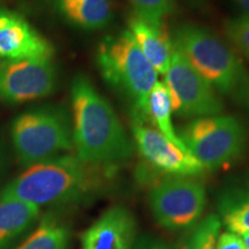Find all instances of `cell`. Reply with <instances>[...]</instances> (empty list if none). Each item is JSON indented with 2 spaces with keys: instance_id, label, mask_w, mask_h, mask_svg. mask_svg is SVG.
Segmentation results:
<instances>
[{
  "instance_id": "obj_16",
  "label": "cell",
  "mask_w": 249,
  "mask_h": 249,
  "mask_svg": "<svg viewBox=\"0 0 249 249\" xmlns=\"http://www.w3.org/2000/svg\"><path fill=\"white\" fill-rule=\"evenodd\" d=\"M172 101L166 85L160 81H157L154 88L149 93L147 103V117L151 123L157 127V130L163 134L166 139L172 141L180 148H186L176 132L172 123Z\"/></svg>"
},
{
  "instance_id": "obj_26",
  "label": "cell",
  "mask_w": 249,
  "mask_h": 249,
  "mask_svg": "<svg viewBox=\"0 0 249 249\" xmlns=\"http://www.w3.org/2000/svg\"><path fill=\"white\" fill-rule=\"evenodd\" d=\"M138 249H164L163 247H160V245H156V244H148L144 246H141Z\"/></svg>"
},
{
  "instance_id": "obj_28",
  "label": "cell",
  "mask_w": 249,
  "mask_h": 249,
  "mask_svg": "<svg viewBox=\"0 0 249 249\" xmlns=\"http://www.w3.org/2000/svg\"><path fill=\"white\" fill-rule=\"evenodd\" d=\"M0 163H1V152H0Z\"/></svg>"
},
{
  "instance_id": "obj_19",
  "label": "cell",
  "mask_w": 249,
  "mask_h": 249,
  "mask_svg": "<svg viewBox=\"0 0 249 249\" xmlns=\"http://www.w3.org/2000/svg\"><path fill=\"white\" fill-rule=\"evenodd\" d=\"M220 227L219 217L209 214L195 226L183 249H216Z\"/></svg>"
},
{
  "instance_id": "obj_10",
  "label": "cell",
  "mask_w": 249,
  "mask_h": 249,
  "mask_svg": "<svg viewBox=\"0 0 249 249\" xmlns=\"http://www.w3.org/2000/svg\"><path fill=\"white\" fill-rule=\"evenodd\" d=\"M133 139L142 157L151 166L170 176L193 177L205 170L188 149L180 148L157 129L133 123Z\"/></svg>"
},
{
  "instance_id": "obj_14",
  "label": "cell",
  "mask_w": 249,
  "mask_h": 249,
  "mask_svg": "<svg viewBox=\"0 0 249 249\" xmlns=\"http://www.w3.org/2000/svg\"><path fill=\"white\" fill-rule=\"evenodd\" d=\"M67 24L82 30L107 27L114 17L113 0H45Z\"/></svg>"
},
{
  "instance_id": "obj_5",
  "label": "cell",
  "mask_w": 249,
  "mask_h": 249,
  "mask_svg": "<svg viewBox=\"0 0 249 249\" xmlns=\"http://www.w3.org/2000/svg\"><path fill=\"white\" fill-rule=\"evenodd\" d=\"M11 135L18 160L27 167L74 148L71 114L60 104L40 105L18 114Z\"/></svg>"
},
{
  "instance_id": "obj_2",
  "label": "cell",
  "mask_w": 249,
  "mask_h": 249,
  "mask_svg": "<svg viewBox=\"0 0 249 249\" xmlns=\"http://www.w3.org/2000/svg\"><path fill=\"white\" fill-rule=\"evenodd\" d=\"M113 167L93 165L77 156H55L27 167L0 189V201L45 204L86 200L104 187Z\"/></svg>"
},
{
  "instance_id": "obj_17",
  "label": "cell",
  "mask_w": 249,
  "mask_h": 249,
  "mask_svg": "<svg viewBox=\"0 0 249 249\" xmlns=\"http://www.w3.org/2000/svg\"><path fill=\"white\" fill-rule=\"evenodd\" d=\"M219 211L230 232L241 235L249 231V185L236 186L223 192Z\"/></svg>"
},
{
  "instance_id": "obj_9",
  "label": "cell",
  "mask_w": 249,
  "mask_h": 249,
  "mask_svg": "<svg viewBox=\"0 0 249 249\" xmlns=\"http://www.w3.org/2000/svg\"><path fill=\"white\" fill-rule=\"evenodd\" d=\"M57 70L52 58L7 60L0 64V102L21 104L54 91Z\"/></svg>"
},
{
  "instance_id": "obj_7",
  "label": "cell",
  "mask_w": 249,
  "mask_h": 249,
  "mask_svg": "<svg viewBox=\"0 0 249 249\" xmlns=\"http://www.w3.org/2000/svg\"><path fill=\"white\" fill-rule=\"evenodd\" d=\"M207 203L201 182L171 176L151 189L149 204L156 222L170 230L188 229L197 223Z\"/></svg>"
},
{
  "instance_id": "obj_18",
  "label": "cell",
  "mask_w": 249,
  "mask_h": 249,
  "mask_svg": "<svg viewBox=\"0 0 249 249\" xmlns=\"http://www.w3.org/2000/svg\"><path fill=\"white\" fill-rule=\"evenodd\" d=\"M70 233L64 224L48 216L17 249H67Z\"/></svg>"
},
{
  "instance_id": "obj_20",
  "label": "cell",
  "mask_w": 249,
  "mask_h": 249,
  "mask_svg": "<svg viewBox=\"0 0 249 249\" xmlns=\"http://www.w3.org/2000/svg\"><path fill=\"white\" fill-rule=\"evenodd\" d=\"M134 13L147 20L163 22L166 17L176 11V0H128Z\"/></svg>"
},
{
  "instance_id": "obj_15",
  "label": "cell",
  "mask_w": 249,
  "mask_h": 249,
  "mask_svg": "<svg viewBox=\"0 0 249 249\" xmlns=\"http://www.w3.org/2000/svg\"><path fill=\"white\" fill-rule=\"evenodd\" d=\"M39 207L21 201H0V249H7L35 223Z\"/></svg>"
},
{
  "instance_id": "obj_12",
  "label": "cell",
  "mask_w": 249,
  "mask_h": 249,
  "mask_svg": "<svg viewBox=\"0 0 249 249\" xmlns=\"http://www.w3.org/2000/svg\"><path fill=\"white\" fill-rule=\"evenodd\" d=\"M135 231L132 213L120 205L112 207L81 236L82 249H130Z\"/></svg>"
},
{
  "instance_id": "obj_8",
  "label": "cell",
  "mask_w": 249,
  "mask_h": 249,
  "mask_svg": "<svg viewBox=\"0 0 249 249\" xmlns=\"http://www.w3.org/2000/svg\"><path fill=\"white\" fill-rule=\"evenodd\" d=\"M164 75V83L172 101L173 113L193 119L222 114L224 105L218 92L174 46L169 70Z\"/></svg>"
},
{
  "instance_id": "obj_23",
  "label": "cell",
  "mask_w": 249,
  "mask_h": 249,
  "mask_svg": "<svg viewBox=\"0 0 249 249\" xmlns=\"http://www.w3.org/2000/svg\"><path fill=\"white\" fill-rule=\"evenodd\" d=\"M236 98L240 99L242 104H244L246 108L249 111V75H248L247 81H246L244 88L241 89L240 93H239V96Z\"/></svg>"
},
{
  "instance_id": "obj_24",
  "label": "cell",
  "mask_w": 249,
  "mask_h": 249,
  "mask_svg": "<svg viewBox=\"0 0 249 249\" xmlns=\"http://www.w3.org/2000/svg\"><path fill=\"white\" fill-rule=\"evenodd\" d=\"M235 4L240 7V9L244 12V15L249 17V0H234Z\"/></svg>"
},
{
  "instance_id": "obj_3",
  "label": "cell",
  "mask_w": 249,
  "mask_h": 249,
  "mask_svg": "<svg viewBox=\"0 0 249 249\" xmlns=\"http://www.w3.org/2000/svg\"><path fill=\"white\" fill-rule=\"evenodd\" d=\"M96 58L103 79L129 102L134 123H144L149 93L158 81V73L129 31L105 37L98 45Z\"/></svg>"
},
{
  "instance_id": "obj_6",
  "label": "cell",
  "mask_w": 249,
  "mask_h": 249,
  "mask_svg": "<svg viewBox=\"0 0 249 249\" xmlns=\"http://www.w3.org/2000/svg\"><path fill=\"white\" fill-rule=\"evenodd\" d=\"M180 139L204 169L216 170L235 161L247 147V133L236 117L197 118L181 130Z\"/></svg>"
},
{
  "instance_id": "obj_27",
  "label": "cell",
  "mask_w": 249,
  "mask_h": 249,
  "mask_svg": "<svg viewBox=\"0 0 249 249\" xmlns=\"http://www.w3.org/2000/svg\"><path fill=\"white\" fill-rule=\"evenodd\" d=\"M240 236H241L242 240H244V242H245L246 248L249 249V231H248V232H246V233H244V234H241Z\"/></svg>"
},
{
  "instance_id": "obj_11",
  "label": "cell",
  "mask_w": 249,
  "mask_h": 249,
  "mask_svg": "<svg viewBox=\"0 0 249 249\" xmlns=\"http://www.w3.org/2000/svg\"><path fill=\"white\" fill-rule=\"evenodd\" d=\"M54 49L23 15L0 6V55L8 60L52 58Z\"/></svg>"
},
{
  "instance_id": "obj_4",
  "label": "cell",
  "mask_w": 249,
  "mask_h": 249,
  "mask_svg": "<svg viewBox=\"0 0 249 249\" xmlns=\"http://www.w3.org/2000/svg\"><path fill=\"white\" fill-rule=\"evenodd\" d=\"M173 46L220 95L236 98L248 74L239 55L207 28L193 23L174 30Z\"/></svg>"
},
{
  "instance_id": "obj_21",
  "label": "cell",
  "mask_w": 249,
  "mask_h": 249,
  "mask_svg": "<svg viewBox=\"0 0 249 249\" xmlns=\"http://www.w3.org/2000/svg\"><path fill=\"white\" fill-rule=\"evenodd\" d=\"M225 35L231 44L249 60V17L241 15L226 21Z\"/></svg>"
},
{
  "instance_id": "obj_22",
  "label": "cell",
  "mask_w": 249,
  "mask_h": 249,
  "mask_svg": "<svg viewBox=\"0 0 249 249\" xmlns=\"http://www.w3.org/2000/svg\"><path fill=\"white\" fill-rule=\"evenodd\" d=\"M216 249H247L240 235L232 232H225L217 239Z\"/></svg>"
},
{
  "instance_id": "obj_25",
  "label": "cell",
  "mask_w": 249,
  "mask_h": 249,
  "mask_svg": "<svg viewBox=\"0 0 249 249\" xmlns=\"http://www.w3.org/2000/svg\"><path fill=\"white\" fill-rule=\"evenodd\" d=\"M185 1L196 8H204L207 5V0H185Z\"/></svg>"
},
{
  "instance_id": "obj_1",
  "label": "cell",
  "mask_w": 249,
  "mask_h": 249,
  "mask_svg": "<svg viewBox=\"0 0 249 249\" xmlns=\"http://www.w3.org/2000/svg\"><path fill=\"white\" fill-rule=\"evenodd\" d=\"M73 142L86 163L114 167L132 157L134 148L116 111L85 74L71 85Z\"/></svg>"
},
{
  "instance_id": "obj_13",
  "label": "cell",
  "mask_w": 249,
  "mask_h": 249,
  "mask_svg": "<svg viewBox=\"0 0 249 249\" xmlns=\"http://www.w3.org/2000/svg\"><path fill=\"white\" fill-rule=\"evenodd\" d=\"M136 44L160 74L169 70L173 53V42L163 22L147 20L134 13L128 20V29Z\"/></svg>"
}]
</instances>
